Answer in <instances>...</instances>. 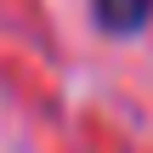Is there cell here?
I'll return each mask as SVG.
<instances>
[{"mask_svg":"<svg viewBox=\"0 0 153 153\" xmlns=\"http://www.w3.org/2000/svg\"><path fill=\"white\" fill-rule=\"evenodd\" d=\"M102 34H136L142 23L153 17V0H91Z\"/></svg>","mask_w":153,"mask_h":153,"instance_id":"6da1fadb","label":"cell"}]
</instances>
